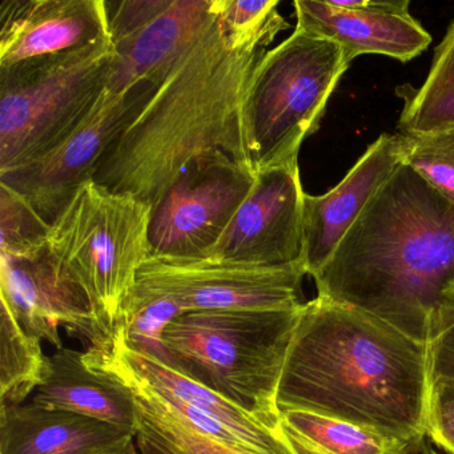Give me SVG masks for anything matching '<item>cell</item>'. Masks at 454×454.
I'll return each instance as SVG.
<instances>
[{
  "instance_id": "1",
  "label": "cell",
  "mask_w": 454,
  "mask_h": 454,
  "mask_svg": "<svg viewBox=\"0 0 454 454\" xmlns=\"http://www.w3.org/2000/svg\"><path fill=\"white\" fill-rule=\"evenodd\" d=\"M312 278L317 296L429 345L454 324V203L401 164Z\"/></svg>"
},
{
  "instance_id": "2",
  "label": "cell",
  "mask_w": 454,
  "mask_h": 454,
  "mask_svg": "<svg viewBox=\"0 0 454 454\" xmlns=\"http://www.w3.org/2000/svg\"><path fill=\"white\" fill-rule=\"evenodd\" d=\"M278 33L236 39L216 17L129 119L92 180L153 209L199 161L227 156L252 168L244 98L254 67Z\"/></svg>"
},
{
  "instance_id": "3",
  "label": "cell",
  "mask_w": 454,
  "mask_h": 454,
  "mask_svg": "<svg viewBox=\"0 0 454 454\" xmlns=\"http://www.w3.org/2000/svg\"><path fill=\"white\" fill-rule=\"evenodd\" d=\"M429 349L389 324L317 296L305 302L278 385V411L344 419L413 448L427 437Z\"/></svg>"
},
{
  "instance_id": "4",
  "label": "cell",
  "mask_w": 454,
  "mask_h": 454,
  "mask_svg": "<svg viewBox=\"0 0 454 454\" xmlns=\"http://www.w3.org/2000/svg\"><path fill=\"white\" fill-rule=\"evenodd\" d=\"M301 308L184 313L164 331L161 360L280 427L278 385Z\"/></svg>"
},
{
  "instance_id": "5",
  "label": "cell",
  "mask_w": 454,
  "mask_h": 454,
  "mask_svg": "<svg viewBox=\"0 0 454 454\" xmlns=\"http://www.w3.org/2000/svg\"><path fill=\"white\" fill-rule=\"evenodd\" d=\"M151 212L139 199L91 180L50 224L47 252L86 294L95 344L113 337L123 323L137 273L151 256Z\"/></svg>"
},
{
  "instance_id": "6",
  "label": "cell",
  "mask_w": 454,
  "mask_h": 454,
  "mask_svg": "<svg viewBox=\"0 0 454 454\" xmlns=\"http://www.w3.org/2000/svg\"><path fill=\"white\" fill-rule=\"evenodd\" d=\"M350 62L339 44L299 28L268 50L244 98V132L254 174L299 161L302 142L317 131Z\"/></svg>"
},
{
  "instance_id": "7",
  "label": "cell",
  "mask_w": 454,
  "mask_h": 454,
  "mask_svg": "<svg viewBox=\"0 0 454 454\" xmlns=\"http://www.w3.org/2000/svg\"><path fill=\"white\" fill-rule=\"evenodd\" d=\"M111 38L0 68V175L41 155L107 89Z\"/></svg>"
},
{
  "instance_id": "8",
  "label": "cell",
  "mask_w": 454,
  "mask_h": 454,
  "mask_svg": "<svg viewBox=\"0 0 454 454\" xmlns=\"http://www.w3.org/2000/svg\"><path fill=\"white\" fill-rule=\"evenodd\" d=\"M153 84L129 91L107 89L86 115L41 155L0 175V183L20 193L51 224L95 171L129 119L147 102Z\"/></svg>"
},
{
  "instance_id": "9",
  "label": "cell",
  "mask_w": 454,
  "mask_h": 454,
  "mask_svg": "<svg viewBox=\"0 0 454 454\" xmlns=\"http://www.w3.org/2000/svg\"><path fill=\"white\" fill-rule=\"evenodd\" d=\"M302 264L256 267L206 259L148 257L135 288L169 297L187 312L301 307Z\"/></svg>"
},
{
  "instance_id": "10",
  "label": "cell",
  "mask_w": 454,
  "mask_h": 454,
  "mask_svg": "<svg viewBox=\"0 0 454 454\" xmlns=\"http://www.w3.org/2000/svg\"><path fill=\"white\" fill-rule=\"evenodd\" d=\"M254 179L251 167L227 156L193 164L153 207L150 257L206 256L251 192Z\"/></svg>"
},
{
  "instance_id": "11",
  "label": "cell",
  "mask_w": 454,
  "mask_h": 454,
  "mask_svg": "<svg viewBox=\"0 0 454 454\" xmlns=\"http://www.w3.org/2000/svg\"><path fill=\"white\" fill-rule=\"evenodd\" d=\"M304 195L299 161L257 172L251 192L204 257L256 267L302 264Z\"/></svg>"
},
{
  "instance_id": "12",
  "label": "cell",
  "mask_w": 454,
  "mask_h": 454,
  "mask_svg": "<svg viewBox=\"0 0 454 454\" xmlns=\"http://www.w3.org/2000/svg\"><path fill=\"white\" fill-rule=\"evenodd\" d=\"M0 291L6 305L30 336L63 348L59 328L98 342L86 294L66 276L47 249L27 259L0 256Z\"/></svg>"
},
{
  "instance_id": "13",
  "label": "cell",
  "mask_w": 454,
  "mask_h": 454,
  "mask_svg": "<svg viewBox=\"0 0 454 454\" xmlns=\"http://www.w3.org/2000/svg\"><path fill=\"white\" fill-rule=\"evenodd\" d=\"M110 38L105 0H2L0 68Z\"/></svg>"
},
{
  "instance_id": "14",
  "label": "cell",
  "mask_w": 454,
  "mask_h": 454,
  "mask_svg": "<svg viewBox=\"0 0 454 454\" xmlns=\"http://www.w3.org/2000/svg\"><path fill=\"white\" fill-rule=\"evenodd\" d=\"M403 163V135L384 134L325 195H304L302 264L313 276L326 264L369 201Z\"/></svg>"
},
{
  "instance_id": "15",
  "label": "cell",
  "mask_w": 454,
  "mask_h": 454,
  "mask_svg": "<svg viewBox=\"0 0 454 454\" xmlns=\"http://www.w3.org/2000/svg\"><path fill=\"white\" fill-rule=\"evenodd\" d=\"M0 454H140L135 430L34 403L0 409Z\"/></svg>"
},
{
  "instance_id": "16",
  "label": "cell",
  "mask_w": 454,
  "mask_h": 454,
  "mask_svg": "<svg viewBox=\"0 0 454 454\" xmlns=\"http://www.w3.org/2000/svg\"><path fill=\"white\" fill-rule=\"evenodd\" d=\"M102 342L161 397L182 400L230 427L249 453L299 454L284 432L283 425L268 427L246 409L185 376L158 356L129 344L123 329Z\"/></svg>"
},
{
  "instance_id": "17",
  "label": "cell",
  "mask_w": 454,
  "mask_h": 454,
  "mask_svg": "<svg viewBox=\"0 0 454 454\" xmlns=\"http://www.w3.org/2000/svg\"><path fill=\"white\" fill-rule=\"evenodd\" d=\"M216 17L215 0H172L147 26L114 44L108 89L124 92L139 84L158 86Z\"/></svg>"
},
{
  "instance_id": "18",
  "label": "cell",
  "mask_w": 454,
  "mask_h": 454,
  "mask_svg": "<svg viewBox=\"0 0 454 454\" xmlns=\"http://www.w3.org/2000/svg\"><path fill=\"white\" fill-rule=\"evenodd\" d=\"M294 6L296 28L334 42L350 60L374 54L411 62L432 42L411 14L344 9L331 0H296Z\"/></svg>"
},
{
  "instance_id": "19",
  "label": "cell",
  "mask_w": 454,
  "mask_h": 454,
  "mask_svg": "<svg viewBox=\"0 0 454 454\" xmlns=\"http://www.w3.org/2000/svg\"><path fill=\"white\" fill-rule=\"evenodd\" d=\"M84 361L131 392L137 413L135 435L142 454H252L215 440L185 424L163 398L139 379L107 345H90Z\"/></svg>"
},
{
  "instance_id": "20",
  "label": "cell",
  "mask_w": 454,
  "mask_h": 454,
  "mask_svg": "<svg viewBox=\"0 0 454 454\" xmlns=\"http://www.w3.org/2000/svg\"><path fill=\"white\" fill-rule=\"evenodd\" d=\"M30 401L129 429L137 427L131 392L116 380L92 371L84 361V352L70 348H59L47 356L43 381Z\"/></svg>"
},
{
  "instance_id": "21",
  "label": "cell",
  "mask_w": 454,
  "mask_h": 454,
  "mask_svg": "<svg viewBox=\"0 0 454 454\" xmlns=\"http://www.w3.org/2000/svg\"><path fill=\"white\" fill-rule=\"evenodd\" d=\"M299 454H413V448L373 429L305 411H280Z\"/></svg>"
},
{
  "instance_id": "22",
  "label": "cell",
  "mask_w": 454,
  "mask_h": 454,
  "mask_svg": "<svg viewBox=\"0 0 454 454\" xmlns=\"http://www.w3.org/2000/svg\"><path fill=\"white\" fill-rule=\"evenodd\" d=\"M403 135H427L454 129V22L435 49L429 75L419 89L400 87Z\"/></svg>"
},
{
  "instance_id": "23",
  "label": "cell",
  "mask_w": 454,
  "mask_h": 454,
  "mask_svg": "<svg viewBox=\"0 0 454 454\" xmlns=\"http://www.w3.org/2000/svg\"><path fill=\"white\" fill-rule=\"evenodd\" d=\"M47 356L41 340L30 336L12 310L0 313V409L14 408L33 397L43 381Z\"/></svg>"
},
{
  "instance_id": "24",
  "label": "cell",
  "mask_w": 454,
  "mask_h": 454,
  "mask_svg": "<svg viewBox=\"0 0 454 454\" xmlns=\"http://www.w3.org/2000/svg\"><path fill=\"white\" fill-rule=\"evenodd\" d=\"M50 224L12 188L0 183V256L27 259L46 249Z\"/></svg>"
},
{
  "instance_id": "25",
  "label": "cell",
  "mask_w": 454,
  "mask_h": 454,
  "mask_svg": "<svg viewBox=\"0 0 454 454\" xmlns=\"http://www.w3.org/2000/svg\"><path fill=\"white\" fill-rule=\"evenodd\" d=\"M182 315L184 310L169 297L134 288L124 307L121 329L129 344L161 358L164 331Z\"/></svg>"
},
{
  "instance_id": "26",
  "label": "cell",
  "mask_w": 454,
  "mask_h": 454,
  "mask_svg": "<svg viewBox=\"0 0 454 454\" xmlns=\"http://www.w3.org/2000/svg\"><path fill=\"white\" fill-rule=\"evenodd\" d=\"M403 163L454 203V129L403 135Z\"/></svg>"
},
{
  "instance_id": "27",
  "label": "cell",
  "mask_w": 454,
  "mask_h": 454,
  "mask_svg": "<svg viewBox=\"0 0 454 454\" xmlns=\"http://www.w3.org/2000/svg\"><path fill=\"white\" fill-rule=\"evenodd\" d=\"M220 22L236 39H252L270 30L289 27L278 14V0H215Z\"/></svg>"
},
{
  "instance_id": "28",
  "label": "cell",
  "mask_w": 454,
  "mask_h": 454,
  "mask_svg": "<svg viewBox=\"0 0 454 454\" xmlns=\"http://www.w3.org/2000/svg\"><path fill=\"white\" fill-rule=\"evenodd\" d=\"M427 435L441 450L454 454V380H430Z\"/></svg>"
},
{
  "instance_id": "29",
  "label": "cell",
  "mask_w": 454,
  "mask_h": 454,
  "mask_svg": "<svg viewBox=\"0 0 454 454\" xmlns=\"http://www.w3.org/2000/svg\"><path fill=\"white\" fill-rule=\"evenodd\" d=\"M172 0H105L108 33L119 43L147 26L171 4Z\"/></svg>"
},
{
  "instance_id": "30",
  "label": "cell",
  "mask_w": 454,
  "mask_h": 454,
  "mask_svg": "<svg viewBox=\"0 0 454 454\" xmlns=\"http://www.w3.org/2000/svg\"><path fill=\"white\" fill-rule=\"evenodd\" d=\"M427 349L430 380H454V324L430 342Z\"/></svg>"
},
{
  "instance_id": "31",
  "label": "cell",
  "mask_w": 454,
  "mask_h": 454,
  "mask_svg": "<svg viewBox=\"0 0 454 454\" xmlns=\"http://www.w3.org/2000/svg\"><path fill=\"white\" fill-rule=\"evenodd\" d=\"M331 2L344 9L411 14L409 12L411 4L408 0H331Z\"/></svg>"
}]
</instances>
